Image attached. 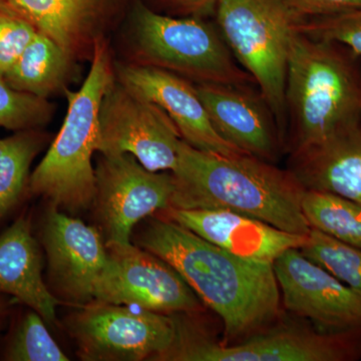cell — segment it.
Listing matches in <instances>:
<instances>
[{"mask_svg": "<svg viewBox=\"0 0 361 361\" xmlns=\"http://www.w3.org/2000/svg\"><path fill=\"white\" fill-rule=\"evenodd\" d=\"M161 217L178 223L238 257L273 263L283 252L301 248L307 235L282 231L264 221L225 209L169 208Z\"/></svg>", "mask_w": 361, "mask_h": 361, "instance_id": "cell-16", "label": "cell"}, {"mask_svg": "<svg viewBox=\"0 0 361 361\" xmlns=\"http://www.w3.org/2000/svg\"><path fill=\"white\" fill-rule=\"evenodd\" d=\"M296 30L314 39L343 45L355 58H361V9L300 20Z\"/></svg>", "mask_w": 361, "mask_h": 361, "instance_id": "cell-26", "label": "cell"}, {"mask_svg": "<svg viewBox=\"0 0 361 361\" xmlns=\"http://www.w3.org/2000/svg\"><path fill=\"white\" fill-rule=\"evenodd\" d=\"M282 306L322 331L361 329V298L299 248L272 263Z\"/></svg>", "mask_w": 361, "mask_h": 361, "instance_id": "cell-12", "label": "cell"}, {"mask_svg": "<svg viewBox=\"0 0 361 361\" xmlns=\"http://www.w3.org/2000/svg\"><path fill=\"white\" fill-rule=\"evenodd\" d=\"M215 11L223 39L239 65L255 80L284 142L287 63L291 39L300 20L285 0H219Z\"/></svg>", "mask_w": 361, "mask_h": 361, "instance_id": "cell-6", "label": "cell"}, {"mask_svg": "<svg viewBox=\"0 0 361 361\" xmlns=\"http://www.w3.org/2000/svg\"><path fill=\"white\" fill-rule=\"evenodd\" d=\"M303 255L317 263L361 298V250L311 229L301 247Z\"/></svg>", "mask_w": 361, "mask_h": 361, "instance_id": "cell-23", "label": "cell"}, {"mask_svg": "<svg viewBox=\"0 0 361 361\" xmlns=\"http://www.w3.org/2000/svg\"><path fill=\"white\" fill-rule=\"evenodd\" d=\"M343 45L293 33L285 85L284 151L326 139L361 118V71Z\"/></svg>", "mask_w": 361, "mask_h": 361, "instance_id": "cell-3", "label": "cell"}, {"mask_svg": "<svg viewBox=\"0 0 361 361\" xmlns=\"http://www.w3.org/2000/svg\"><path fill=\"white\" fill-rule=\"evenodd\" d=\"M281 317L268 329L244 341L223 344L201 325L176 314L175 341L159 361L361 360V329L322 331L313 324Z\"/></svg>", "mask_w": 361, "mask_h": 361, "instance_id": "cell-5", "label": "cell"}, {"mask_svg": "<svg viewBox=\"0 0 361 361\" xmlns=\"http://www.w3.org/2000/svg\"><path fill=\"white\" fill-rule=\"evenodd\" d=\"M184 13L192 14L195 18L213 13L219 0H169Z\"/></svg>", "mask_w": 361, "mask_h": 361, "instance_id": "cell-29", "label": "cell"}, {"mask_svg": "<svg viewBox=\"0 0 361 361\" xmlns=\"http://www.w3.org/2000/svg\"><path fill=\"white\" fill-rule=\"evenodd\" d=\"M6 360L11 361H68L49 334L44 319L32 310L26 313L7 346Z\"/></svg>", "mask_w": 361, "mask_h": 361, "instance_id": "cell-24", "label": "cell"}, {"mask_svg": "<svg viewBox=\"0 0 361 361\" xmlns=\"http://www.w3.org/2000/svg\"><path fill=\"white\" fill-rule=\"evenodd\" d=\"M71 59L51 37L37 32L2 80L14 90L47 99L65 89Z\"/></svg>", "mask_w": 361, "mask_h": 361, "instance_id": "cell-20", "label": "cell"}, {"mask_svg": "<svg viewBox=\"0 0 361 361\" xmlns=\"http://www.w3.org/2000/svg\"><path fill=\"white\" fill-rule=\"evenodd\" d=\"M182 140L160 106L115 78L99 108L97 152L104 157L130 154L152 172H173Z\"/></svg>", "mask_w": 361, "mask_h": 361, "instance_id": "cell-9", "label": "cell"}, {"mask_svg": "<svg viewBox=\"0 0 361 361\" xmlns=\"http://www.w3.org/2000/svg\"><path fill=\"white\" fill-rule=\"evenodd\" d=\"M286 169L305 190L361 203V118L317 144L288 154Z\"/></svg>", "mask_w": 361, "mask_h": 361, "instance_id": "cell-17", "label": "cell"}, {"mask_svg": "<svg viewBox=\"0 0 361 361\" xmlns=\"http://www.w3.org/2000/svg\"><path fill=\"white\" fill-rule=\"evenodd\" d=\"M301 207L311 229L361 250V203L330 192L305 190Z\"/></svg>", "mask_w": 361, "mask_h": 361, "instance_id": "cell-22", "label": "cell"}, {"mask_svg": "<svg viewBox=\"0 0 361 361\" xmlns=\"http://www.w3.org/2000/svg\"><path fill=\"white\" fill-rule=\"evenodd\" d=\"M52 114L54 106L47 99L14 90L0 78V128L37 129L47 125Z\"/></svg>", "mask_w": 361, "mask_h": 361, "instance_id": "cell-25", "label": "cell"}, {"mask_svg": "<svg viewBox=\"0 0 361 361\" xmlns=\"http://www.w3.org/2000/svg\"><path fill=\"white\" fill-rule=\"evenodd\" d=\"M44 142V135L35 129L0 139V220L20 203L28 188L30 166Z\"/></svg>", "mask_w": 361, "mask_h": 361, "instance_id": "cell-21", "label": "cell"}, {"mask_svg": "<svg viewBox=\"0 0 361 361\" xmlns=\"http://www.w3.org/2000/svg\"><path fill=\"white\" fill-rule=\"evenodd\" d=\"M0 11H4V13H6L14 14V16H18V14L13 11V7L9 6L7 0H0Z\"/></svg>", "mask_w": 361, "mask_h": 361, "instance_id": "cell-30", "label": "cell"}, {"mask_svg": "<svg viewBox=\"0 0 361 361\" xmlns=\"http://www.w3.org/2000/svg\"><path fill=\"white\" fill-rule=\"evenodd\" d=\"M171 208L225 209L282 231L308 235L301 202L305 188L288 169L249 155L207 153L182 140Z\"/></svg>", "mask_w": 361, "mask_h": 361, "instance_id": "cell-2", "label": "cell"}, {"mask_svg": "<svg viewBox=\"0 0 361 361\" xmlns=\"http://www.w3.org/2000/svg\"><path fill=\"white\" fill-rule=\"evenodd\" d=\"M42 266L30 221L21 216L0 235V293L14 297L54 324L63 301L45 284Z\"/></svg>", "mask_w": 361, "mask_h": 361, "instance_id": "cell-18", "label": "cell"}, {"mask_svg": "<svg viewBox=\"0 0 361 361\" xmlns=\"http://www.w3.org/2000/svg\"><path fill=\"white\" fill-rule=\"evenodd\" d=\"M115 78L106 42L94 39L87 77L77 92L63 89L68 101L65 121L28 180L30 193L44 197L59 210L82 212L94 204L92 155L99 142V108Z\"/></svg>", "mask_w": 361, "mask_h": 361, "instance_id": "cell-4", "label": "cell"}, {"mask_svg": "<svg viewBox=\"0 0 361 361\" xmlns=\"http://www.w3.org/2000/svg\"><path fill=\"white\" fill-rule=\"evenodd\" d=\"M106 245L108 260L94 289V299L164 314H194L203 310L193 289L163 259L132 243Z\"/></svg>", "mask_w": 361, "mask_h": 361, "instance_id": "cell-10", "label": "cell"}, {"mask_svg": "<svg viewBox=\"0 0 361 361\" xmlns=\"http://www.w3.org/2000/svg\"><path fill=\"white\" fill-rule=\"evenodd\" d=\"M115 71L116 78L126 87L160 106L190 146L216 155H246L214 129L193 82L142 63L118 65Z\"/></svg>", "mask_w": 361, "mask_h": 361, "instance_id": "cell-15", "label": "cell"}, {"mask_svg": "<svg viewBox=\"0 0 361 361\" xmlns=\"http://www.w3.org/2000/svg\"><path fill=\"white\" fill-rule=\"evenodd\" d=\"M135 11V49L142 65L170 71L196 85L257 87L213 26L195 16H163L142 4Z\"/></svg>", "mask_w": 361, "mask_h": 361, "instance_id": "cell-7", "label": "cell"}, {"mask_svg": "<svg viewBox=\"0 0 361 361\" xmlns=\"http://www.w3.org/2000/svg\"><path fill=\"white\" fill-rule=\"evenodd\" d=\"M299 20L323 18L361 9V0H285Z\"/></svg>", "mask_w": 361, "mask_h": 361, "instance_id": "cell-28", "label": "cell"}, {"mask_svg": "<svg viewBox=\"0 0 361 361\" xmlns=\"http://www.w3.org/2000/svg\"><path fill=\"white\" fill-rule=\"evenodd\" d=\"M37 28L20 16L0 11V78L13 68L27 45Z\"/></svg>", "mask_w": 361, "mask_h": 361, "instance_id": "cell-27", "label": "cell"}, {"mask_svg": "<svg viewBox=\"0 0 361 361\" xmlns=\"http://www.w3.org/2000/svg\"><path fill=\"white\" fill-rule=\"evenodd\" d=\"M214 129L246 155L276 163L283 137L257 87L194 84Z\"/></svg>", "mask_w": 361, "mask_h": 361, "instance_id": "cell-14", "label": "cell"}, {"mask_svg": "<svg viewBox=\"0 0 361 361\" xmlns=\"http://www.w3.org/2000/svg\"><path fill=\"white\" fill-rule=\"evenodd\" d=\"M137 243L172 266L202 303L219 316L223 344L244 341L281 317L272 263L233 255L161 216L140 232Z\"/></svg>", "mask_w": 361, "mask_h": 361, "instance_id": "cell-1", "label": "cell"}, {"mask_svg": "<svg viewBox=\"0 0 361 361\" xmlns=\"http://www.w3.org/2000/svg\"><path fill=\"white\" fill-rule=\"evenodd\" d=\"M1 327H2V320H1V317H0V330H1Z\"/></svg>", "mask_w": 361, "mask_h": 361, "instance_id": "cell-32", "label": "cell"}, {"mask_svg": "<svg viewBox=\"0 0 361 361\" xmlns=\"http://www.w3.org/2000/svg\"><path fill=\"white\" fill-rule=\"evenodd\" d=\"M14 11L71 56L92 30L99 0H7Z\"/></svg>", "mask_w": 361, "mask_h": 361, "instance_id": "cell-19", "label": "cell"}, {"mask_svg": "<svg viewBox=\"0 0 361 361\" xmlns=\"http://www.w3.org/2000/svg\"><path fill=\"white\" fill-rule=\"evenodd\" d=\"M96 170L94 211L106 244H129L135 226L170 207L172 172H152L130 154L102 156Z\"/></svg>", "mask_w": 361, "mask_h": 361, "instance_id": "cell-11", "label": "cell"}, {"mask_svg": "<svg viewBox=\"0 0 361 361\" xmlns=\"http://www.w3.org/2000/svg\"><path fill=\"white\" fill-rule=\"evenodd\" d=\"M66 326L85 361L158 360L175 341V316L94 300L80 306Z\"/></svg>", "mask_w": 361, "mask_h": 361, "instance_id": "cell-8", "label": "cell"}, {"mask_svg": "<svg viewBox=\"0 0 361 361\" xmlns=\"http://www.w3.org/2000/svg\"><path fill=\"white\" fill-rule=\"evenodd\" d=\"M6 302H4V299L0 298V317H1V316L4 314V312H6Z\"/></svg>", "mask_w": 361, "mask_h": 361, "instance_id": "cell-31", "label": "cell"}, {"mask_svg": "<svg viewBox=\"0 0 361 361\" xmlns=\"http://www.w3.org/2000/svg\"><path fill=\"white\" fill-rule=\"evenodd\" d=\"M42 242L51 288L59 298L78 307L94 300V289L108 260L99 230L51 205L42 225Z\"/></svg>", "mask_w": 361, "mask_h": 361, "instance_id": "cell-13", "label": "cell"}]
</instances>
